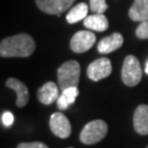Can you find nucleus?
Listing matches in <instances>:
<instances>
[{"label":"nucleus","instance_id":"f257e3e1","mask_svg":"<svg viewBox=\"0 0 148 148\" xmlns=\"http://www.w3.org/2000/svg\"><path fill=\"white\" fill-rule=\"evenodd\" d=\"M35 51V42L31 35L22 33L1 41V57H29Z\"/></svg>","mask_w":148,"mask_h":148},{"label":"nucleus","instance_id":"f03ea898","mask_svg":"<svg viewBox=\"0 0 148 148\" xmlns=\"http://www.w3.org/2000/svg\"><path fill=\"white\" fill-rule=\"evenodd\" d=\"M79 78L80 65L76 60H68L57 69V81L62 91L70 87H77Z\"/></svg>","mask_w":148,"mask_h":148},{"label":"nucleus","instance_id":"7ed1b4c3","mask_svg":"<svg viewBox=\"0 0 148 148\" xmlns=\"http://www.w3.org/2000/svg\"><path fill=\"white\" fill-rule=\"evenodd\" d=\"M121 77L122 81L128 87H135L140 82L143 77V70L138 59L135 56L128 55L125 57L122 66Z\"/></svg>","mask_w":148,"mask_h":148},{"label":"nucleus","instance_id":"20e7f679","mask_svg":"<svg viewBox=\"0 0 148 148\" xmlns=\"http://www.w3.org/2000/svg\"><path fill=\"white\" fill-rule=\"evenodd\" d=\"M108 124L102 120L89 122L80 133V140L85 145H93L101 142L106 136Z\"/></svg>","mask_w":148,"mask_h":148},{"label":"nucleus","instance_id":"39448f33","mask_svg":"<svg viewBox=\"0 0 148 148\" xmlns=\"http://www.w3.org/2000/svg\"><path fill=\"white\" fill-rule=\"evenodd\" d=\"M112 73L111 60L106 57L95 59L90 64L87 69V75L92 81H99L109 77Z\"/></svg>","mask_w":148,"mask_h":148},{"label":"nucleus","instance_id":"423d86ee","mask_svg":"<svg viewBox=\"0 0 148 148\" xmlns=\"http://www.w3.org/2000/svg\"><path fill=\"white\" fill-rule=\"evenodd\" d=\"M95 43V35L91 31H79L70 40V48L75 53H85Z\"/></svg>","mask_w":148,"mask_h":148},{"label":"nucleus","instance_id":"0eeeda50","mask_svg":"<svg viewBox=\"0 0 148 148\" xmlns=\"http://www.w3.org/2000/svg\"><path fill=\"white\" fill-rule=\"evenodd\" d=\"M49 127L54 135H56L59 138H68L71 134L70 122L60 112H56L51 115Z\"/></svg>","mask_w":148,"mask_h":148},{"label":"nucleus","instance_id":"6e6552de","mask_svg":"<svg viewBox=\"0 0 148 148\" xmlns=\"http://www.w3.org/2000/svg\"><path fill=\"white\" fill-rule=\"evenodd\" d=\"M76 0H35L37 8L47 14L60 16L68 10Z\"/></svg>","mask_w":148,"mask_h":148},{"label":"nucleus","instance_id":"1a4fd4ad","mask_svg":"<svg viewBox=\"0 0 148 148\" xmlns=\"http://www.w3.org/2000/svg\"><path fill=\"white\" fill-rule=\"evenodd\" d=\"M134 130L139 135H148V106L140 104L136 108L133 116Z\"/></svg>","mask_w":148,"mask_h":148},{"label":"nucleus","instance_id":"9d476101","mask_svg":"<svg viewBox=\"0 0 148 148\" xmlns=\"http://www.w3.org/2000/svg\"><path fill=\"white\" fill-rule=\"evenodd\" d=\"M59 89L53 81H48L37 90V99L43 104H52L54 101H57L59 97Z\"/></svg>","mask_w":148,"mask_h":148},{"label":"nucleus","instance_id":"9b49d317","mask_svg":"<svg viewBox=\"0 0 148 148\" xmlns=\"http://www.w3.org/2000/svg\"><path fill=\"white\" fill-rule=\"evenodd\" d=\"M5 86L10 89L14 90L16 92V106L19 108H23L27 104L30 95H29V90L27 87L22 81L16 79V78H9L5 82Z\"/></svg>","mask_w":148,"mask_h":148},{"label":"nucleus","instance_id":"f8f14e48","mask_svg":"<svg viewBox=\"0 0 148 148\" xmlns=\"http://www.w3.org/2000/svg\"><path fill=\"white\" fill-rule=\"evenodd\" d=\"M124 38L121 33H113L110 36L103 37L100 42L98 43V51L101 54H109L114 52L123 45Z\"/></svg>","mask_w":148,"mask_h":148},{"label":"nucleus","instance_id":"ddd939ff","mask_svg":"<svg viewBox=\"0 0 148 148\" xmlns=\"http://www.w3.org/2000/svg\"><path fill=\"white\" fill-rule=\"evenodd\" d=\"M128 16L135 22H144L148 20V0H134L130 8Z\"/></svg>","mask_w":148,"mask_h":148},{"label":"nucleus","instance_id":"4468645a","mask_svg":"<svg viewBox=\"0 0 148 148\" xmlns=\"http://www.w3.org/2000/svg\"><path fill=\"white\" fill-rule=\"evenodd\" d=\"M84 25L92 31L104 32L109 27V21L103 13H95L86 18L84 20Z\"/></svg>","mask_w":148,"mask_h":148},{"label":"nucleus","instance_id":"2eb2a0df","mask_svg":"<svg viewBox=\"0 0 148 148\" xmlns=\"http://www.w3.org/2000/svg\"><path fill=\"white\" fill-rule=\"evenodd\" d=\"M79 95L78 87H70L62 91L57 99V108L59 110H66L76 101V98Z\"/></svg>","mask_w":148,"mask_h":148},{"label":"nucleus","instance_id":"dca6fc26","mask_svg":"<svg viewBox=\"0 0 148 148\" xmlns=\"http://www.w3.org/2000/svg\"><path fill=\"white\" fill-rule=\"evenodd\" d=\"M89 5L85 3V2H80L78 5H76L75 7H73L69 12L66 16V20L70 24H74L77 22L81 21V20H85L88 14V11H89Z\"/></svg>","mask_w":148,"mask_h":148},{"label":"nucleus","instance_id":"f3484780","mask_svg":"<svg viewBox=\"0 0 148 148\" xmlns=\"http://www.w3.org/2000/svg\"><path fill=\"white\" fill-rule=\"evenodd\" d=\"M90 9L95 13H103L108 9V3L106 0H89Z\"/></svg>","mask_w":148,"mask_h":148},{"label":"nucleus","instance_id":"a211bd4d","mask_svg":"<svg viewBox=\"0 0 148 148\" xmlns=\"http://www.w3.org/2000/svg\"><path fill=\"white\" fill-rule=\"evenodd\" d=\"M136 36L140 40H147L148 38V20L140 22V24L136 29Z\"/></svg>","mask_w":148,"mask_h":148},{"label":"nucleus","instance_id":"6ab92c4d","mask_svg":"<svg viewBox=\"0 0 148 148\" xmlns=\"http://www.w3.org/2000/svg\"><path fill=\"white\" fill-rule=\"evenodd\" d=\"M1 122H2V124L7 127H10L12 124H13V122H14V116H13V114L9 111H5L2 113V115H1Z\"/></svg>","mask_w":148,"mask_h":148},{"label":"nucleus","instance_id":"aec40b11","mask_svg":"<svg viewBox=\"0 0 148 148\" xmlns=\"http://www.w3.org/2000/svg\"><path fill=\"white\" fill-rule=\"evenodd\" d=\"M16 148H48V146L41 142H32V143L19 144Z\"/></svg>","mask_w":148,"mask_h":148},{"label":"nucleus","instance_id":"412c9836","mask_svg":"<svg viewBox=\"0 0 148 148\" xmlns=\"http://www.w3.org/2000/svg\"><path fill=\"white\" fill-rule=\"evenodd\" d=\"M145 73L148 75V60H147V63H146V67H145Z\"/></svg>","mask_w":148,"mask_h":148},{"label":"nucleus","instance_id":"4be33fe9","mask_svg":"<svg viewBox=\"0 0 148 148\" xmlns=\"http://www.w3.org/2000/svg\"><path fill=\"white\" fill-rule=\"evenodd\" d=\"M69 148H73V147H69Z\"/></svg>","mask_w":148,"mask_h":148},{"label":"nucleus","instance_id":"5701e85b","mask_svg":"<svg viewBox=\"0 0 148 148\" xmlns=\"http://www.w3.org/2000/svg\"><path fill=\"white\" fill-rule=\"evenodd\" d=\"M147 148H148V147H147Z\"/></svg>","mask_w":148,"mask_h":148}]
</instances>
